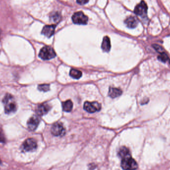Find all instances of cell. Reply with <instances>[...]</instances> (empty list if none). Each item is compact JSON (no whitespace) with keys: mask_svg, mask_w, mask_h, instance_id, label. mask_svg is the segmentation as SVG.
I'll use <instances>...</instances> for the list:
<instances>
[{"mask_svg":"<svg viewBox=\"0 0 170 170\" xmlns=\"http://www.w3.org/2000/svg\"><path fill=\"white\" fill-rule=\"evenodd\" d=\"M118 155L122 158L121 166L124 170H135L138 168L136 161L131 157L129 149L126 147H121Z\"/></svg>","mask_w":170,"mask_h":170,"instance_id":"cell-1","label":"cell"},{"mask_svg":"<svg viewBox=\"0 0 170 170\" xmlns=\"http://www.w3.org/2000/svg\"><path fill=\"white\" fill-rule=\"evenodd\" d=\"M3 104L5 106V111L7 114L14 113L17 110V104L14 97L10 94H6L4 97Z\"/></svg>","mask_w":170,"mask_h":170,"instance_id":"cell-2","label":"cell"},{"mask_svg":"<svg viewBox=\"0 0 170 170\" xmlns=\"http://www.w3.org/2000/svg\"><path fill=\"white\" fill-rule=\"evenodd\" d=\"M55 56L56 53L55 51L52 47L48 46L43 47L40 51L39 53V57L41 59L44 60H50L55 57Z\"/></svg>","mask_w":170,"mask_h":170,"instance_id":"cell-3","label":"cell"},{"mask_svg":"<svg viewBox=\"0 0 170 170\" xmlns=\"http://www.w3.org/2000/svg\"><path fill=\"white\" fill-rule=\"evenodd\" d=\"M72 20L77 25H86L88 22V18L82 12H79L73 15Z\"/></svg>","mask_w":170,"mask_h":170,"instance_id":"cell-4","label":"cell"},{"mask_svg":"<svg viewBox=\"0 0 170 170\" xmlns=\"http://www.w3.org/2000/svg\"><path fill=\"white\" fill-rule=\"evenodd\" d=\"M84 109L88 113H94L100 111L101 109V105L100 104L96 102H86L84 104Z\"/></svg>","mask_w":170,"mask_h":170,"instance_id":"cell-5","label":"cell"},{"mask_svg":"<svg viewBox=\"0 0 170 170\" xmlns=\"http://www.w3.org/2000/svg\"><path fill=\"white\" fill-rule=\"evenodd\" d=\"M37 146L36 140L33 138H29L23 142L22 147L25 151L30 152L35 150L37 148Z\"/></svg>","mask_w":170,"mask_h":170,"instance_id":"cell-6","label":"cell"},{"mask_svg":"<svg viewBox=\"0 0 170 170\" xmlns=\"http://www.w3.org/2000/svg\"><path fill=\"white\" fill-rule=\"evenodd\" d=\"M52 134L56 136H62L65 133V129L62 124L56 122L52 125L51 129Z\"/></svg>","mask_w":170,"mask_h":170,"instance_id":"cell-7","label":"cell"},{"mask_svg":"<svg viewBox=\"0 0 170 170\" xmlns=\"http://www.w3.org/2000/svg\"><path fill=\"white\" fill-rule=\"evenodd\" d=\"M40 122V119L38 115H33L27 121V127L30 130L34 131L36 130Z\"/></svg>","mask_w":170,"mask_h":170,"instance_id":"cell-8","label":"cell"},{"mask_svg":"<svg viewBox=\"0 0 170 170\" xmlns=\"http://www.w3.org/2000/svg\"><path fill=\"white\" fill-rule=\"evenodd\" d=\"M147 6L145 2L142 1L138 5H136L134 10V13L139 16H144L147 14Z\"/></svg>","mask_w":170,"mask_h":170,"instance_id":"cell-9","label":"cell"},{"mask_svg":"<svg viewBox=\"0 0 170 170\" xmlns=\"http://www.w3.org/2000/svg\"><path fill=\"white\" fill-rule=\"evenodd\" d=\"M51 108V106L47 103L40 104V105L38 106V108L36 109V113L38 115L42 116L48 113Z\"/></svg>","mask_w":170,"mask_h":170,"instance_id":"cell-10","label":"cell"},{"mask_svg":"<svg viewBox=\"0 0 170 170\" xmlns=\"http://www.w3.org/2000/svg\"><path fill=\"white\" fill-rule=\"evenodd\" d=\"M55 25H46L43 27L41 33L44 36L49 38L53 35L55 32Z\"/></svg>","mask_w":170,"mask_h":170,"instance_id":"cell-11","label":"cell"},{"mask_svg":"<svg viewBox=\"0 0 170 170\" xmlns=\"http://www.w3.org/2000/svg\"><path fill=\"white\" fill-rule=\"evenodd\" d=\"M125 25L128 27L130 29H134L138 25V20L134 16H129L125 20Z\"/></svg>","mask_w":170,"mask_h":170,"instance_id":"cell-12","label":"cell"},{"mask_svg":"<svg viewBox=\"0 0 170 170\" xmlns=\"http://www.w3.org/2000/svg\"><path fill=\"white\" fill-rule=\"evenodd\" d=\"M122 90L119 88L110 87L109 91V96L111 98H115L119 97L122 95Z\"/></svg>","mask_w":170,"mask_h":170,"instance_id":"cell-13","label":"cell"},{"mask_svg":"<svg viewBox=\"0 0 170 170\" xmlns=\"http://www.w3.org/2000/svg\"><path fill=\"white\" fill-rule=\"evenodd\" d=\"M111 48V41L110 39L108 36L104 37L102 44V48L104 52H109Z\"/></svg>","mask_w":170,"mask_h":170,"instance_id":"cell-14","label":"cell"},{"mask_svg":"<svg viewBox=\"0 0 170 170\" xmlns=\"http://www.w3.org/2000/svg\"><path fill=\"white\" fill-rule=\"evenodd\" d=\"M73 107V103L71 100H67L62 103L63 111L66 112H70L72 110Z\"/></svg>","mask_w":170,"mask_h":170,"instance_id":"cell-15","label":"cell"},{"mask_svg":"<svg viewBox=\"0 0 170 170\" xmlns=\"http://www.w3.org/2000/svg\"><path fill=\"white\" fill-rule=\"evenodd\" d=\"M70 75L71 77L74 79H80L82 75V73L79 70L75 69H72L71 70H70Z\"/></svg>","mask_w":170,"mask_h":170,"instance_id":"cell-16","label":"cell"},{"mask_svg":"<svg viewBox=\"0 0 170 170\" xmlns=\"http://www.w3.org/2000/svg\"><path fill=\"white\" fill-rule=\"evenodd\" d=\"M38 89L40 91H47L50 89V85L48 84L40 85L38 86Z\"/></svg>","mask_w":170,"mask_h":170,"instance_id":"cell-17","label":"cell"},{"mask_svg":"<svg viewBox=\"0 0 170 170\" xmlns=\"http://www.w3.org/2000/svg\"><path fill=\"white\" fill-rule=\"evenodd\" d=\"M158 58L160 61H162L163 62H166L169 59L168 56L165 53L160 54V55L158 57Z\"/></svg>","mask_w":170,"mask_h":170,"instance_id":"cell-18","label":"cell"},{"mask_svg":"<svg viewBox=\"0 0 170 170\" xmlns=\"http://www.w3.org/2000/svg\"><path fill=\"white\" fill-rule=\"evenodd\" d=\"M152 46L154 48V49H155V50H156V51H157L158 53L160 54L164 53V49L159 45L155 44L152 45Z\"/></svg>","mask_w":170,"mask_h":170,"instance_id":"cell-19","label":"cell"},{"mask_svg":"<svg viewBox=\"0 0 170 170\" xmlns=\"http://www.w3.org/2000/svg\"><path fill=\"white\" fill-rule=\"evenodd\" d=\"M61 17L58 13H56L53 14L52 16L51 19L53 20V21L54 22H58L60 20Z\"/></svg>","mask_w":170,"mask_h":170,"instance_id":"cell-20","label":"cell"},{"mask_svg":"<svg viewBox=\"0 0 170 170\" xmlns=\"http://www.w3.org/2000/svg\"><path fill=\"white\" fill-rule=\"evenodd\" d=\"M5 136L4 135L3 131L0 129V143H5Z\"/></svg>","mask_w":170,"mask_h":170,"instance_id":"cell-21","label":"cell"},{"mask_svg":"<svg viewBox=\"0 0 170 170\" xmlns=\"http://www.w3.org/2000/svg\"><path fill=\"white\" fill-rule=\"evenodd\" d=\"M89 0H77V2L80 5H85L87 4Z\"/></svg>","mask_w":170,"mask_h":170,"instance_id":"cell-22","label":"cell"},{"mask_svg":"<svg viewBox=\"0 0 170 170\" xmlns=\"http://www.w3.org/2000/svg\"><path fill=\"white\" fill-rule=\"evenodd\" d=\"M1 29H0V36H1Z\"/></svg>","mask_w":170,"mask_h":170,"instance_id":"cell-23","label":"cell"},{"mask_svg":"<svg viewBox=\"0 0 170 170\" xmlns=\"http://www.w3.org/2000/svg\"><path fill=\"white\" fill-rule=\"evenodd\" d=\"M1 160L0 159V164H1Z\"/></svg>","mask_w":170,"mask_h":170,"instance_id":"cell-24","label":"cell"},{"mask_svg":"<svg viewBox=\"0 0 170 170\" xmlns=\"http://www.w3.org/2000/svg\"><path fill=\"white\" fill-rule=\"evenodd\" d=\"M169 63H170V60H169Z\"/></svg>","mask_w":170,"mask_h":170,"instance_id":"cell-25","label":"cell"}]
</instances>
